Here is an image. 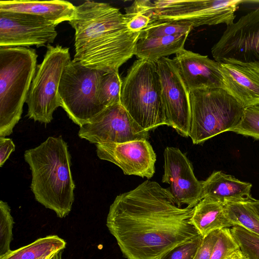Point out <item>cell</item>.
Listing matches in <instances>:
<instances>
[{
  "instance_id": "d6a6232c",
  "label": "cell",
  "mask_w": 259,
  "mask_h": 259,
  "mask_svg": "<svg viewBox=\"0 0 259 259\" xmlns=\"http://www.w3.org/2000/svg\"><path fill=\"white\" fill-rule=\"evenodd\" d=\"M15 150V146L11 139L0 137V166L1 167Z\"/></svg>"
},
{
  "instance_id": "f546056e",
  "label": "cell",
  "mask_w": 259,
  "mask_h": 259,
  "mask_svg": "<svg viewBox=\"0 0 259 259\" xmlns=\"http://www.w3.org/2000/svg\"><path fill=\"white\" fill-rule=\"evenodd\" d=\"M239 249L240 247L232 235L230 229H222L220 230L210 259H226Z\"/></svg>"
},
{
  "instance_id": "8992f818",
  "label": "cell",
  "mask_w": 259,
  "mask_h": 259,
  "mask_svg": "<svg viewBox=\"0 0 259 259\" xmlns=\"http://www.w3.org/2000/svg\"><path fill=\"white\" fill-rule=\"evenodd\" d=\"M189 137L194 144L231 132L243 115L244 108L223 89L193 90L189 92Z\"/></svg>"
},
{
  "instance_id": "f1b7e54d",
  "label": "cell",
  "mask_w": 259,
  "mask_h": 259,
  "mask_svg": "<svg viewBox=\"0 0 259 259\" xmlns=\"http://www.w3.org/2000/svg\"><path fill=\"white\" fill-rule=\"evenodd\" d=\"M231 132L259 140V105L244 108L240 122Z\"/></svg>"
},
{
  "instance_id": "44dd1931",
  "label": "cell",
  "mask_w": 259,
  "mask_h": 259,
  "mask_svg": "<svg viewBox=\"0 0 259 259\" xmlns=\"http://www.w3.org/2000/svg\"><path fill=\"white\" fill-rule=\"evenodd\" d=\"M189 33L171 36L139 38L136 44L135 55L138 59L156 62L160 59L175 54L184 49Z\"/></svg>"
},
{
  "instance_id": "836d02e7",
  "label": "cell",
  "mask_w": 259,
  "mask_h": 259,
  "mask_svg": "<svg viewBox=\"0 0 259 259\" xmlns=\"http://www.w3.org/2000/svg\"><path fill=\"white\" fill-rule=\"evenodd\" d=\"M226 259H247L240 249L237 250Z\"/></svg>"
},
{
  "instance_id": "74e56055",
  "label": "cell",
  "mask_w": 259,
  "mask_h": 259,
  "mask_svg": "<svg viewBox=\"0 0 259 259\" xmlns=\"http://www.w3.org/2000/svg\"><path fill=\"white\" fill-rule=\"evenodd\" d=\"M52 254H46L38 259H48L52 255Z\"/></svg>"
},
{
  "instance_id": "9c48e42d",
  "label": "cell",
  "mask_w": 259,
  "mask_h": 259,
  "mask_svg": "<svg viewBox=\"0 0 259 259\" xmlns=\"http://www.w3.org/2000/svg\"><path fill=\"white\" fill-rule=\"evenodd\" d=\"M242 0H159L153 2L155 21L186 22L193 27L234 22Z\"/></svg>"
},
{
  "instance_id": "83f0119b",
  "label": "cell",
  "mask_w": 259,
  "mask_h": 259,
  "mask_svg": "<svg viewBox=\"0 0 259 259\" xmlns=\"http://www.w3.org/2000/svg\"><path fill=\"white\" fill-rule=\"evenodd\" d=\"M14 222L8 204L0 201V257L12 250L10 244L13 239V228Z\"/></svg>"
},
{
  "instance_id": "30bf717a",
  "label": "cell",
  "mask_w": 259,
  "mask_h": 259,
  "mask_svg": "<svg viewBox=\"0 0 259 259\" xmlns=\"http://www.w3.org/2000/svg\"><path fill=\"white\" fill-rule=\"evenodd\" d=\"M215 61L259 64V7L227 26L211 48Z\"/></svg>"
},
{
  "instance_id": "484cf974",
  "label": "cell",
  "mask_w": 259,
  "mask_h": 259,
  "mask_svg": "<svg viewBox=\"0 0 259 259\" xmlns=\"http://www.w3.org/2000/svg\"><path fill=\"white\" fill-rule=\"evenodd\" d=\"M194 27L190 23L178 21H155L140 32L139 38L171 36L189 33Z\"/></svg>"
},
{
  "instance_id": "ba28073f",
  "label": "cell",
  "mask_w": 259,
  "mask_h": 259,
  "mask_svg": "<svg viewBox=\"0 0 259 259\" xmlns=\"http://www.w3.org/2000/svg\"><path fill=\"white\" fill-rule=\"evenodd\" d=\"M41 63L37 65L26 103L27 116L34 121L49 123L60 107L58 89L63 72L71 61L69 49L60 45L47 46Z\"/></svg>"
},
{
  "instance_id": "4dcf8cb0",
  "label": "cell",
  "mask_w": 259,
  "mask_h": 259,
  "mask_svg": "<svg viewBox=\"0 0 259 259\" xmlns=\"http://www.w3.org/2000/svg\"><path fill=\"white\" fill-rule=\"evenodd\" d=\"M203 237L200 235L195 239L176 246L160 259H194Z\"/></svg>"
},
{
  "instance_id": "52a82bcc",
  "label": "cell",
  "mask_w": 259,
  "mask_h": 259,
  "mask_svg": "<svg viewBox=\"0 0 259 259\" xmlns=\"http://www.w3.org/2000/svg\"><path fill=\"white\" fill-rule=\"evenodd\" d=\"M104 73L73 60L63 72L58 89L60 107L79 126L105 109L98 98V84Z\"/></svg>"
},
{
  "instance_id": "e0dca14e",
  "label": "cell",
  "mask_w": 259,
  "mask_h": 259,
  "mask_svg": "<svg viewBox=\"0 0 259 259\" xmlns=\"http://www.w3.org/2000/svg\"><path fill=\"white\" fill-rule=\"evenodd\" d=\"M173 60L188 91L223 89L220 63L214 60L183 49Z\"/></svg>"
},
{
  "instance_id": "8fae6325",
  "label": "cell",
  "mask_w": 259,
  "mask_h": 259,
  "mask_svg": "<svg viewBox=\"0 0 259 259\" xmlns=\"http://www.w3.org/2000/svg\"><path fill=\"white\" fill-rule=\"evenodd\" d=\"M78 135L97 145L147 140L149 131L141 127L119 103L105 108L80 126Z\"/></svg>"
},
{
  "instance_id": "9a60e30c",
  "label": "cell",
  "mask_w": 259,
  "mask_h": 259,
  "mask_svg": "<svg viewBox=\"0 0 259 259\" xmlns=\"http://www.w3.org/2000/svg\"><path fill=\"white\" fill-rule=\"evenodd\" d=\"M98 157L117 165L126 175L151 178L156 154L147 140L96 145Z\"/></svg>"
},
{
  "instance_id": "7402d4cb",
  "label": "cell",
  "mask_w": 259,
  "mask_h": 259,
  "mask_svg": "<svg viewBox=\"0 0 259 259\" xmlns=\"http://www.w3.org/2000/svg\"><path fill=\"white\" fill-rule=\"evenodd\" d=\"M66 241L57 235L39 238L33 242L16 250H11L0 259H38L46 254L64 250Z\"/></svg>"
},
{
  "instance_id": "7c38bea8",
  "label": "cell",
  "mask_w": 259,
  "mask_h": 259,
  "mask_svg": "<svg viewBox=\"0 0 259 259\" xmlns=\"http://www.w3.org/2000/svg\"><path fill=\"white\" fill-rule=\"evenodd\" d=\"M155 63L160 79L167 125L174 128L181 136L189 137L191 114L189 91L173 59L164 57Z\"/></svg>"
},
{
  "instance_id": "5bb4252c",
  "label": "cell",
  "mask_w": 259,
  "mask_h": 259,
  "mask_svg": "<svg viewBox=\"0 0 259 259\" xmlns=\"http://www.w3.org/2000/svg\"><path fill=\"white\" fill-rule=\"evenodd\" d=\"M162 182L170 185V192L177 205L194 207L201 200L202 182L195 177L192 165L179 148L167 147L164 151Z\"/></svg>"
},
{
  "instance_id": "ac0fdd59",
  "label": "cell",
  "mask_w": 259,
  "mask_h": 259,
  "mask_svg": "<svg viewBox=\"0 0 259 259\" xmlns=\"http://www.w3.org/2000/svg\"><path fill=\"white\" fill-rule=\"evenodd\" d=\"M0 11L36 16L57 26L63 22H69L74 18L76 6L69 2L63 0L1 1Z\"/></svg>"
},
{
  "instance_id": "4fadbf2b",
  "label": "cell",
  "mask_w": 259,
  "mask_h": 259,
  "mask_svg": "<svg viewBox=\"0 0 259 259\" xmlns=\"http://www.w3.org/2000/svg\"><path fill=\"white\" fill-rule=\"evenodd\" d=\"M56 26L38 16L0 11V47L39 48L53 43Z\"/></svg>"
},
{
  "instance_id": "3957f363",
  "label": "cell",
  "mask_w": 259,
  "mask_h": 259,
  "mask_svg": "<svg viewBox=\"0 0 259 259\" xmlns=\"http://www.w3.org/2000/svg\"><path fill=\"white\" fill-rule=\"evenodd\" d=\"M24 159L31 171L30 188L35 200L62 219L70 212L75 184L71 171V155L62 137H49L34 148L26 150Z\"/></svg>"
},
{
  "instance_id": "d6986e66",
  "label": "cell",
  "mask_w": 259,
  "mask_h": 259,
  "mask_svg": "<svg viewBox=\"0 0 259 259\" xmlns=\"http://www.w3.org/2000/svg\"><path fill=\"white\" fill-rule=\"evenodd\" d=\"M201 182V199L208 198L225 204L249 201L253 199L251 195V183L241 181L221 171H214Z\"/></svg>"
},
{
  "instance_id": "e575fe53",
  "label": "cell",
  "mask_w": 259,
  "mask_h": 259,
  "mask_svg": "<svg viewBox=\"0 0 259 259\" xmlns=\"http://www.w3.org/2000/svg\"><path fill=\"white\" fill-rule=\"evenodd\" d=\"M249 203L259 217V199H253L252 200L249 201Z\"/></svg>"
},
{
  "instance_id": "277c9868",
  "label": "cell",
  "mask_w": 259,
  "mask_h": 259,
  "mask_svg": "<svg viewBox=\"0 0 259 259\" xmlns=\"http://www.w3.org/2000/svg\"><path fill=\"white\" fill-rule=\"evenodd\" d=\"M34 49L0 47V137L13 133L21 118L37 67Z\"/></svg>"
},
{
  "instance_id": "7a4b0ae2",
  "label": "cell",
  "mask_w": 259,
  "mask_h": 259,
  "mask_svg": "<svg viewBox=\"0 0 259 259\" xmlns=\"http://www.w3.org/2000/svg\"><path fill=\"white\" fill-rule=\"evenodd\" d=\"M68 23L75 30L73 60L87 68L117 72L135 55L140 32L130 30L124 14L108 3L85 1Z\"/></svg>"
},
{
  "instance_id": "1f68e13d",
  "label": "cell",
  "mask_w": 259,
  "mask_h": 259,
  "mask_svg": "<svg viewBox=\"0 0 259 259\" xmlns=\"http://www.w3.org/2000/svg\"><path fill=\"white\" fill-rule=\"evenodd\" d=\"M220 230L209 233L203 237L194 259H210L217 241Z\"/></svg>"
},
{
  "instance_id": "8d00e7d4",
  "label": "cell",
  "mask_w": 259,
  "mask_h": 259,
  "mask_svg": "<svg viewBox=\"0 0 259 259\" xmlns=\"http://www.w3.org/2000/svg\"><path fill=\"white\" fill-rule=\"evenodd\" d=\"M243 3H259V0L243 1Z\"/></svg>"
},
{
  "instance_id": "d590c367",
  "label": "cell",
  "mask_w": 259,
  "mask_h": 259,
  "mask_svg": "<svg viewBox=\"0 0 259 259\" xmlns=\"http://www.w3.org/2000/svg\"><path fill=\"white\" fill-rule=\"evenodd\" d=\"M63 250H60L53 253L48 259H62Z\"/></svg>"
},
{
  "instance_id": "d4e9b609",
  "label": "cell",
  "mask_w": 259,
  "mask_h": 259,
  "mask_svg": "<svg viewBox=\"0 0 259 259\" xmlns=\"http://www.w3.org/2000/svg\"><path fill=\"white\" fill-rule=\"evenodd\" d=\"M122 80L118 71L104 73L98 88V100L104 109L120 103Z\"/></svg>"
},
{
  "instance_id": "6da1fadb",
  "label": "cell",
  "mask_w": 259,
  "mask_h": 259,
  "mask_svg": "<svg viewBox=\"0 0 259 259\" xmlns=\"http://www.w3.org/2000/svg\"><path fill=\"white\" fill-rule=\"evenodd\" d=\"M193 209L179 207L169 190L147 180L116 197L106 226L126 259H160L200 235L191 222Z\"/></svg>"
},
{
  "instance_id": "603a6c76",
  "label": "cell",
  "mask_w": 259,
  "mask_h": 259,
  "mask_svg": "<svg viewBox=\"0 0 259 259\" xmlns=\"http://www.w3.org/2000/svg\"><path fill=\"white\" fill-rule=\"evenodd\" d=\"M224 206L232 227L240 226L259 235V217L249 201L229 202Z\"/></svg>"
},
{
  "instance_id": "4316f807",
  "label": "cell",
  "mask_w": 259,
  "mask_h": 259,
  "mask_svg": "<svg viewBox=\"0 0 259 259\" xmlns=\"http://www.w3.org/2000/svg\"><path fill=\"white\" fill-rule=\"evenodd\" d=\"M230 231L247 259H259V235L238 226L232 227Z\"/></svg>"
},
{
  "instance_id": "2e32d148",
  "label": "cell",
  "mask_w": 259,
  "mask_h": 259,
  "mask_svg": "<svg viewBox=\"0 0 259 259\" xmlns=\"http://www.w3.org/2000/svg\"><path fill=\"white\" fill-rule=\"evenodd\" d=\"M219 63L223 89L244 108L259 105V64L232 60Z\"/></svg>"
},
{
  "instance_id": "cb8c5ba5",
  "label": "cell",
  "mask_w": 259,
  "mask_h": 259,
  "mask_svg": "<svg viewBox=\"0 0 259 259\" xmlns=\"http://www.w3.org/2000/svg\"><path fill=\"white\" fill-rule=\"evenodd\" d=\"M126 24L133 32H141L151 23L154 12L153 2L149 0H136L125 8Z\"/></svg>"
},
{
  "instance_id": "ffe728a7",
  "label": "cell",
  "mask_w": 259,
  "mask_h": 259,
  "mask_svg": "<svg viewBox=\"0 0 259 259\" xmlns=\"http://www.w3.org/2000/svg\"><path fill=\"white\" fill-rule=\"evenodd\" d=\"M191 222L203 237L212 231L232 227L224 204L208 198L201 199L194 207Z\"/></svg>"
},
{
  "instance_id": "5b68a950",
  "label": "cell",
  "mask_w": 259,
  "mask_h": 259,
  "mask_svg": "<svg viewBox=\"0 0 259 259\" xmlns=\"http://www.w3.org/2000/svg\"><path fill=\"white\" fill-rule=\"evenodd\" d=\"M120 104L133 119L149 131L167 125L155 62L138 59L122 80Z\"/></svg>"
}]
</instances>
